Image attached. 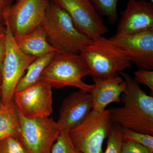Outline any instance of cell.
<instances>
[{
    "instance_id": "cell-25",
    "label": "cell",
    "mask_w": 153,
    "mask_h": 153,
    "mask_svg": "<svg viewBox=\"0 0 153 153\" xmlns=\"http://www.w3.org/2000/svg\"><path fill=\"white\" fill-rule=\"evenodd\" d=\"M6 52V33H0V76H1L3 64Z\"/></svg>"
},
{
    "instance_id": "cell-22",
    "label": "cell",
    "mask_w": 153,
    "mask_h": 153,
    "mask_svg": "<svg viewBox=\"0 0 153 153\" xmlns=\"http://www.w3.org/2000/svg\"><path fill=\"white\" fill-rule=\"evenodd\" d=\"M0 153H29L18 137H10L0 141Z\"/></svg>"
},
{
    "instance_id": "cell-26",
    "label": "cell",
    "mask_w": 153,
    "mask_h": 153,
    "mask_svg": "<svg viewBox=\"0 0 153 153\" xmlns=\"http://www.w3.org/2000/svg\"><path fill=\"white\" fill-rule=\"evenodd\" d=\"M15 0H0V12L3 13L12 4Z\"/></svg>"
},
{
    "instance_id": "cell-15",
    "label": "cell",
    "mask_w": 153,
    "mask_h": 153,
    "mask_svg": "<svg viewBox=\"0 0 153 153\" xmlns=\"http://www.w3.org/2000/svg\"><path fill=\"white\" fill-rule=\"evenodd\" d=\"M15 39L19 49L27 55L38 57L52 52H57L49 44L41 25L29 34Z\"/></svg>"
},
{
    "instance_id": "cell-11",
    "label": "cell",
    "mask_w": 153,
    "mask_h": 153,
    "mask_svg": "<svg viewBox=\"0 0 153 153\" xmlns=\"http://www.w3.org/2000/svg\"><path fill=\"white\" fill-rule=\"evenodd\" d=\"M13 100L21 114L27 118L49 117L53 112L52 88L46 82L38 81L15 92Z\"/></svg>"
},
{
    "instance_id": "cell-6",
    "label": "cell",
    "mask_w": 153,
    "mask_h": 153,
    "mask_svg": "<svg viewBox=\"0 0 153 153\" xmlns=\"http://www.w3.org/2000/svg\"><path fill=\"white\" fill-rule=\"evenodd\" d=\"M5 22L6 52L1 72L3 105L8 104L13 100L19 81L29 65L37 58L26 55L19 49L7 23Z\"/></svg>"
},
{
    "instance_id": "cell-30",
    "label": "cell",
    "mask_w": 153,
    "mask_h": 153,
    "mask_svg": "<svg viewBox=\"0 0 153 153\" xmlns=\"http://www.w3.org/2000/svg\"><path fill=\"white\" fill-rule=\"evenodd\" d=\"M1 76H0V77H1Z\"/></svg>"
},
{
    "instance_id": "cell-18",
    "label": "cell",
    "mask_w": 153,
    "mask_h": 153,
    "mask_svg": "<svg viewBox=\"0 0 153 153\" xmlns=\"http://www.w3.org/2000/svg\"><path fill=\"white\" fill-rule=\"evenodd\" d=\"M99 15L106 17L111 24H115L118 18V0H89Z\"/></svg>"
},
{
    "instance_id": "cell-8",
    "label": "cell",
    "mask_w": 153,
    "mask_h": 153,
    "mask_svg": "<svg viewBox=\"0 0 153 153\" xmlns=\"http://www.w3.org/2000/svg\"><path fill=\"white\" fill-rule=\"evenodd\" d=\"M50 0H18L3 12L14 38L29 34L41 25Z\"/></svg>"
},
{
    "instance_id": "cell-21",
    "label": "cell",
    "mask_w": 153,
    "mask_h": 153,
    "mask_svg": "<svg viewBox=\"0 0 153 153\" xmlns=\"http://www.w3.org/2000/svg\"><path fill=\"white\" fill-rule=\"evenodd\" d=\"M122 137L123 142L137 143L153 151V136L122 128Z\"/></svg>"
},
{
    "instance_id": "cell-24",
    "label": "cell",
    "mask_w": 153,
    "mask_h": 153,
    "mask_svg": "<svg viewBox=\"0 0 153 153\" xmlns=\"http://www.w3.org/2000/svg\"><path fill=\"white\" fill-rule=\"evenodd\" d=\"M121 153H153V151L137 143L123 142Z\"/></svg>"
},
{
    "instance_id": "cell-17",
    "label": "cell",
    "mask_w": 153,
    "mask_h": 153,
    "mask_svg": "<svg viewBox=\"0 0 153 153\" xmlns=\"http://www.w3.org/2000/svg\"><path fill=\"white\" fill-rule=\"evenodd\" d=\"M56 52H52L37 57L28 66L27 72L22 76L16 88L15 92L21 91L35 85L38 81L42 72L54 57Z\"/></svg>"
},
{
    "instance_id": "cell-7",
    "label": "cell",
    "mask_w": 153,
    "mask_h": 153,
    "mask_svg": "<svg viewBox=\"0 0 153 153\" xmlns=\"http://www.w3.org/2000/svg\"><path fill=\"white\" fill-rule=\"evenodd\" d=\"M20 119L19 138L28 152L51 153L60 131L56 122L49 117L27 118L21 113Z\"/></svg>"
},
{
    "instance_id": "cell-28",
    "label": "cell",
    "mask_w": 153,
    "mask_h": 153,
    "mask_svg": "<svg viewBox=\"0 0 153 153\" xmlns=\"http://www.w3.org/2000/svg\"><path fill=\"white\" fill-rule=\"evenodd\" d=\"M2 104L1 77H0V107Z\"/></svg>"
},
{
    "instance_id": "cell-20",
    "label": "cell",
    "mask_w": 153,
    "mask_h": 153,
    "mask_svg": "<svg viewBox=\"0 0 153 153\" xmlns=\"http://www.w3.org/2000/svg\"><path fill=\"white\" fill-rule=\"evenodd\" d=\"M107 145L104 153H121L122 147V128L113 123L108 137Z\"/></svg>"
},
{
    "instance_id": "cell-1",
    "label": "cell",
    "mask_w": 153,
    "mask_h": 153,
    "mask_svg": "<svg viewBox=\"0 0 153 153\" xmlns=\"http://www.w3.org/2000/svg\"><path fill=\"white\" fill-rule=\"evenodd\" d=\"M126 82L122 94L123 106L108 110L113 123L122 128L153 136V97L142 90L129 74L121 71Z\"/></svg>"
},
{
    "instance_id": "cell-5",
    "label": "cell",
    "mask_w": 153,
    "mask_h": 153,
    "mask_svg": "<svg viewBox=\"0 0 153 153\" xmlns=\"http://www.w3.org/2000/svg\"><path fill=\"white\" fill-rule=\"evenodd\" d=\"M113 123L108 110L92 109L82 123L68 131L71 141L81 153H102V146Z\"/></svg>"
},
{
    "instance_id": "cell-23",
    "label": "cell",
    "mask_w": 153,
    "mask_h": 153,
    "mask_svg": "<svg viewBox=\"0 0 153 153\" xmlns=\"http://www.w3.org/2000/svg\"><path fill=\"white\" fill-rule=\"evenodd\" d=\"M138 84L146 85L153 92V71L152 70L140 69L134 73V79Z\"/></svg>"
},
{
    "instance_id": "cell-12",
    "label": "cell",
    "mask_w": 153,
    "mask_h": 153,
    "mask_svg": "<svg viewBox=\"0 0 153 153\" xmlns=\"http://www.w3.org/2000/svg\"><path fill=\"white\" fill-rule=\"evenodd\" d=\"M93 108L91 94L80 90L75 91L63 100L56 122L60 131H69L82 123Z\"/></svg>"
},
{
    "instance_id": "cell-27",
    "label": "cell",
    "mask_w": 153,
    "mask_h": 153,
    "mask_svg": "<svg viewBox=\"0 0 153 153\" xmlns=\"http://www.w3.org/2000/svg\"><path fill=\"white\" fill-rule=\"evenodd\" d=\"M6 25L5 20L3 13L0 12V33H6Z\"/></svg>"
},
{
    "instance_id": "cell-2",
    "label": "cell",
    "mask_w": 153,
    "mask_h": 153,
    "mask_svg": "<svg viewBox=\"0 0 153 153\" xmlns=\"http://www.w3.org/2000/svg\"><path fill=\"white\" fill-rule=\"evenodd\" d=\"M41 25L57 53L79 54L92 40L76 27L66 11L52 0Z\"/></svg>"
},
{
    "instance_id": "cell-19",
    "label": "cell",
    "mask_w": 153,
    "mask_h": 153,
    "mask_svg": "<svg viewBox=\"0 0 153 153\" xmlns=\"http://www.w3.org/2000/svg\"><path fill=\"white\" fill-rule=\"evenodd\" d=\"M68 131L66 130L60 131L58 138L52 145L51 153H81L74 146Z\"/></svg>"
},
{
    "instance_id": "cell-13",
    "label": "cell",
    "mask_w": 153,
    "mask_h": 153,
    "mask_svg": "<svg viewBox=\"0 0 153 153\" xmlns=\"http://www.w3.org/2000/svg\"><path fill=\"white\" fill-rule=\"evenodd\" d=\"M153 30V3L128 0L121 13L117 34H130Z\"/></svg>"
},
{
    "instance_id": "cell-29",
    "label": "cell",
    "mask_w": 153,
    "mask_h": 153,
    "mask_svg": "<svg viewBox=\"0 0 153 153\" xmlns=\"http://www.w3.org/2000/svg\"><path fill=\"white\" fill-rule=\"evenodd\" d=\"M150 1L151 2L153 3V0H150Z\"/></svg>"
},
{
    "instance_id": "cell-16",
    "label": "cell",
    "mask_w": 153,
    "mask_h": 153,
    "mask_svg": "<svg viewBox=\"0 0 153 153\" xmlns=\"http://www.w3.org/2000/svg\"><path fill=\"white\" fill-rule=\"evenodd\" d=\"M21 129L20 112L13 99L0 107V141L10 137L19 138Z\"/></svg>"
},
{
    "instance_id": "cell-10",
    "label": "cell",
    "mask_w": 153,
    "mask_h": 153,
    "mask_svg": "<svg viewBox=\"0 0 153 153\" xmlns=\"http://www.w3.org/2000/svg\"><path fill=\"white\" fill-rule=\"evenodd\" d=\"M140 69L153 68V30L130 34H116L109 38Z\"/></svg>"
},
{
    "instance_id": "cell-4",
    "label": "cell",
    "mask_w": 153,
    "mask_h": 153,
    "mask_svg": "<svg viewBox=\"0 0 153 153\" xmlns=\"http://www.w3.org/2000/svg\"><path fill=\"white\" fill-rule=\"evenodd\" d=\"M92 77L105 79L131 67V62L115 44L101 36L92 40L80 52Z\"/></svg>"
},
{
    "instance_id": "cell-3",
    "label": "cell",
    "mask_w": 153,
    "mask_h": 153,
    "mask_svg": "<svg viewBox=\"0 0 153 153\" xmlns=\"http://www.w3.org/2000/svg\"><path fill=\"white\" fill-rule=\"evenodd\" d=\"M91 74L89 66L80 54L56 53L39 81L46 82L52 88L74 86L91 93L93 84H86L82 79Z\"/></svg>"
},
{
    "instance_id": "cell-9",
    "label": "cell",
    "mask_w": 153,
    "mask_h": 153,
    "mask_svg": "<svg viewBox=\"0 0 153 153\" xmlns=\"http://www.w3.org/2000/svg\"><path fill=\"white\" fill-rule=\"evenodd\" d=\"M66 11L76 27L91 40L108 33L103 19L89 0H52Z\"/></svg>"
},
{
    "instance_id": "cell-14",
    "label": "cell",
    "mask_w": 153,
    "mask_h": 153,
    "mask_svg": "<svg viewBox=\"0 0 153 153\" xmlns=\"http://www.w3.org/2000/svg\"><path fill=\"white\" fill-rule=\"evenodd\" d=\"M94 84L91 91L93 109L103 111L108 105L120 102L121 95L125 91L126 82L117 74L105 79L92 77Z\"/></svg>"
}]
</instances>
